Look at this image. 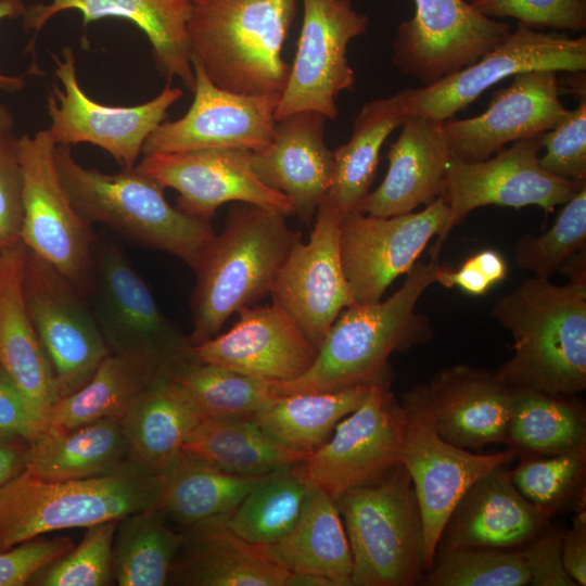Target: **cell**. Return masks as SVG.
<instances>
[{
  "label": "cell",
  "instance_id": "obj_13",
  "mask_svg": "<svg viewBox=\"0 0 586 586\" xmlns=\"http://www.w3.org/2000/svg\"><path fill=\"white\" fill-rule=\"evenodd\" d=\"M55 86L47 99L50 116L48 131L56 145L90 143L107 152L123 168L137 165L148 137L164 122L168 109L182 97L181 89L169 84L153 99L131 106L105 105L89 98L76 73L75 53L62 49L53 55Z\"/></svg>",
  "mask_w": 586,
  "mask_h": 586
},
{
  "label": "cell",
  "instance_id": "obj_43",
  "mask_svg": "<svg viewBox=\"0 0 586 586\" xmlns=\"http://www.w3.org/2000/svg\"><path fill=\"white\" fill-rule=\"evenodd\" d=\"M510 475L521 495L550 518L585 510L586 448L521 459Z\"/></svg>",
  "mask_w": 586,
  "mask_h": 586
},
{
  "label": "cell",
  "instance_id": "obj_45",
  "mask_svg": "<svg viewBox=\"0 0 586 586\" xmlns=\"http://www.w3.org/2000/svg\"><path fill=\"white\" fill-rule=\"evenodd\" d=\"M586 244V183L563 204L557 220L539 235H521L514 244L517 265L534 277L550 279Z\"/></svg>",
  "mask_w": 586,
  "mask_h": 586
},
{
  "label": "cell",
  "instance_id": "obj_48",
  "mask_svg": "<svg viewBox=\"0 0 586 586\" xmlns=\"http://www.w3.org/2000/svg\"><path fill=\"white\" fill-rule=\"evenodd\" d=\"M488 17H512L530 27L582 31L586 27V0H475Z\"/></svg>",
  "mask_w": 586,
  "mask_h": 586
},
{
  "label": "cell",
  "instance_id": "obj_46",
  "mask_svg": "<svg viewBox=\"0 0 586 586\" xmlns=\"http://www.w3.org/2000/svg\"><path fill=\"white\" fill-rule=\"evenodd\" d=\"M117 521L87 527L82 540L37 572L29 585L104 586L112 575V549Z\"/></svg>",
  "mask_w": 586,
  "mask_h": 586
},
{
  "label": "cell",
  "instance_id": "obj_40",
  "mask_svg": "<svg viewBox=\"0 0 586 586\" xmlns=\"http://www.w3.org/2000/svg\"><path fill=\"white\" fill-rule=\"evenodd\" d=\"M160 507L130 513L117 521L112 575L119 586H164L183 543L184 532L173 531Z\"/></svg>",
  "mask_w": 586,
  "mask_h": 586
},
{
  "label": "cell",
  "instance_id": "obj_49",
  "mask_svg": "<svg viewBox=\"0 0 586 586\" xmlns=\"http://www.w3.org/2000/svg\"><path fill=\"white\" fill-rule=\"evenodd\" d=\"M13 132L0 137V251L21 243L22 174Z\"/></svg>",
  "mask_w": 586,
  "mask_h": 586
},
{
  "label": "cell",
  "instance_id": "obj_19",
  "mask_svg": "<svg viewBox=\"0 0 586 586\" xmlns=\"http://www.w3.org/2000/svg\"><path fill=\"white\" fill-rule=\"evenodd\" d=\"M342 217L327 201L318 206L308 241L292 246L269 293L317 349L340 313L353 304L341 260Z\"/></svg>",
  "mask_w": 586,
  "mask_h": 586
},
{
  "label": "cell",
  "instance_id": "obj_31",
  "mask_svg": "<svg viewBox=\"0 0 586 586\" xmlns=\"http://www.w3.org/2000/svg\"><path fill=\"white\" fill-rule=\"evenodd\" d=\"M129 458L120 421L101 419L73 429L47 425L27 442L25 472L43 481H69L114 471Z\"/></svg>",
  "mask_w": 586,
  "mask_h": 586
},
{
  "label": "cell",
  "instance_id": "obj_11",
  "mask_svg": "<svg viewBox=\"0 0 586 586\" xmlns=\"http://www.w3.org/2000/svg\"><path fill=\"white\" fill-rule=\"evenodd\" d=\"M540 150V136H536L518 140L483 161L451 157L442 194L448 204L449 217L431 249L432 260H438L447 235L470 212L487 205L514 208L536 205L550 213L586 183L545 170L539 163Z\"/></svg>",
  "mask_w": 586,
  "mask_h": 586
},
{
  "label": "cell",
  "instance_id": "obj_12",
  "mask_svg": "<svg viewBox=\"0 0 586 586\" xmlns=\"http://www.w3.org/2000/svg\"><path fill=\"white\" fill-rule=\"evenodd\" d=\"M25 250V304L61 398L87 383L111 352L85 296L49 263Z\"/></svg>",
  "mask_w": 586,
  "mask_h": 586
},
{
  "label": "cell",
  "instance_id": "obj_30",
  "mask_svg": "<svg viewBox=\"0 0 586 586\" xmlns=\"http://www.w3.org/2000/svg\"><path fill=\"white\" fill-rule=\"evenodd\" d=\"M228 514L186 527L168 584L187 586H285L290 572L228 525Z\"/></svg>",
  "mask_w": 586,
  "mask_h": 586
},
{
  "label": "cell",
  "instance_id": "obj_9",
  "mask_svg": "<svg viewBox=\"0 0 586 586\" xmlns=\"http://www.w3.org/2000/svg\"><path fill=\"white\" fill-rule=\"evenodd\" d=\"M400 404L404 426L399 462L419 501L429 570L443 527L463 493L480 476L510 463L515 456L508 448L495 454L470 453L444 440L435 426L424 384L407 390Z\"/></svg>",
  "mask_w": 586,
  "mask_h": 586
},
{
  "label": "cell",
  "instance_id": "obj_6",
  "mask_svg": "<svg viewBox=\"0 0 586 586\" xmlns=\"http://www.w3.org/2000/svg\"><path fill=\"white\" fill-rule=\"evenodd\" d=\"M160 474L131 458L112 472L43 481L25 471L0 488V551L43 534L89 527L158 507Z\"/></svg>",
  "mask_w": 586,
  "mask_h": 586
},
{
  "label": "cell",
  "instance_id": "obj_44",
  "mask_svg": "<svg viewBox=\"0 0 586 586\" xmlns=\"http://www.w3.org/2000/svg\"><path fill=\"white\" fill-rule=\"evenodd\" d=\"M530 576L520 549H437L422 585L525 586Z\"/></svg>",
  "mask_w": 586,
  "mask_h": 586
},
{
  "label": "cell",
  "instance_id": "obj_54",
  "mask_svg": "<svg viewBox=\"0 0 586 586\" xmlns=\"http://www.w3.org/2000/svg\"><path fill=\"white\" fill-rule=\"evenodd\" d=\"M561 557L568 574L586 585V511L575 512L570 530L562 534Z\"/></svg>",
  "mask_w": 586,
  "mask_h": 586
},
{
  "label": "cell",
  "instance_id": "obj_1",
  "mask_svg": "<svg viewBox=\"0 0 586 586\" xmlns=\"http://www.w3.org/2000/svg\"><path fill=\"white\" fill-rule=\"evenodd\" d=\"M566 263L568 283L533 276L492 307L514 341L513 356L495 371L510 388L563 395L586 388L585 257Z\"/></svg>",
  "mask_w": 586,
  "mask_h": 586
},
{
  "label": "cell",
  "instance_id": "obj_4",
  "mask_svg": "<svg viewBox=\"0 0 586 586\" xmlns=\"http://www.w3.org/2000/svg\"><path fill=\"white\" fill-rule=\"evenodd\" d=\"M296 0H191V56L217 87L238 93H282L291 65L282 48Z\"/></svg>",
  "mask_w": 586,
  "mask_h": 586
},
{
  "label": "cell",
  "instance_id": "obj_16",
  "mask_svg": "<svg viewBox=\"0 0 586 586\" xmlns=\"http://www.w3.org/2000/svg\"><path fill=\"white\" fill-rule=\"evenodd\" d=\"M449 217L440 196L425 208L379 217L354 211L340 224V252L353 304L382 300L394 280L406 275L432 238L438 237Z\"/></svg>",
  "mask_w": 586,
  "mask_h": 586
},
{
  "label": "cell",
  "instance_id": "obj_23",
  "mask_svg": "<svg viewBox=\"0 0 586 586\" xmlns=\"http://www.w3.org/2000/svg\"><path fill=\"white\" fill-rule=\"evenodd\" d=\"M228 331L191 346L192 358L270 381L305 373L318 349L275 303L245 307Z\"/></svg>",
  "mask_w": 586,
  "mask_h": 586
},
{
  "label": "cell",
  "instance_id": "obj_26",
  "mask_svg": "<svg viewBox=\"0 0 586 586\" xmlns=\"http://www.w3.org/2000/svg\"><path fill=\"white\" fill-rule=\"evenodd\" d=\"M424 387L444 440L464 449L505 444L512 388L495 372L457 364L435 373Z\"/></svg>",
  "mask_w": 586,
  "mask_h": 586
},
{
  "label": "cell",
  "instance_id": "obj_59",
  "mask_svg": "<svg viewBox=\"0 0 586 586\" xmlns=\"http://www.w3.org/2000/svg\"><path fill=\"white\" fill-rule=\"evenodd\" d=\"M473 1H475V0H470V2H473Z\"/></svg>",
  "mask_w": 586,
  "mask_h": 586
},
{
  "label": "cell",
  "instance_id": "obj_5",
  "mask_svg": "<svg viewBox=\"0 0 586 586\" xmlns=\"http://www.w3.org/2000/svg\"><path fill=\"white\" fill-rule=\"evenodd\" d=\"M54 157L65 191L86 220L104 224L195 269L216 234L211 221L170 205L165 188L136 166L105 174L78 163L69 145H56Z\"/></svg>",
  "mask_w": 586,
  "mask_h": 586
},
{
  "label": "cell",
  "instance_id": "obj_7",
  "mask_svg": "<svg viewBox=\"0 0 586 586\" xmlns=\"http://www.w3.org/2000/svg\"><path fill=\"white\" fill-rule=\"evenodd\" d=\"M352 586H413L428 571L424 528L411 479L399 463L381 480L341 494Z\"/></svg>",
  "mask_w": 586,
  "mask_h": 586
},
{
  "label": "cell",
  "instance_id": "obj_20",
  "mask_svg": "<svg viewBox=\"0 0 586 586\" xmlns=\"http://www.w3.org/2000/svg\"><path fill=\"white\" fill-rule=\"evenodd\" d=\"M191 63L195 80L191 106L179 119L161 123L145 140L142 154L219 148L256 152L266 148L273 136L281 94L221 89L192 56Z\"/></svg>",
  "mask_w": 586,
  "mask_h": 586
},
{
  "label": "cell",
  "instance_id": "obj_27",
  "mask_svg": "<svg viewBox=\"0 0 586 586\" xmlns=\"http://www.w3.org/2000/svg\"><path fill=\"white\" fill-rule=\"evenodd\" d=\"M400 127L386 155V175L365 196L358 212L379 217L403 215L442 196L453 157L443 122L408 114Z\"/></svg>",
  "mask_w": 586,
  "mask_h": 586
},
{
  "label": "cell",
  "instance_id": "obj_47",
  "mask_svg": "<svg viewBox=\"0 0 586 586\" xmlns=\"http://www.w3.org/2000/svg\"><path fill=\"white\" fill-rule=\"evenodd\" d=\"M542 167L548 173L575 182L586 181V99L569 110L552 129L540 135Z\"/></svg>",
  "mask_w": 586,
  "mask_h": 586
},
{
  "label": "cell",
  "instance_id": "obj_24",
  "mask_svg": "<svg viewBox=\"0 0 586 586\" xmlns=\"http://www.w3.org/2000/svg\"><path fill=\"white\" fill-rule=\"evenodd\" d=\"M327 118L302 111L277 120L270 143L251 153L258 179L285 194L294 215L310 225L333 182V152L324 143Z\"/></svg>",
  "mask_w": 586,
  "mask_h": 586
},
{
  "label": "cell",
  "instance_id": "obj_3",
  "mask_svg": "<svg viewBox=\"0 0 586 586\" xmlns=\"http://www.w3.org/2000/svg\"><path fill=\"white\" fill-rule=\"evenodd\" d=\"M285 219L255 204L230 207L224 231L214 235L194 269L191 346L217 335L230 316L270 293L278 270L301 240Z\"/></svg>",
  "mask_w": 586,
  "mask_h": 586
},
{
  "label": "cell",
  "instance_id": "obj_15",
  "mask_svg": "<svg viewBox=\"0 0 586 586\" xmlns=\"http://www.w3.org/2000/svg\"><path fill=\"white\" fill-rule=\"evenodd\" d=\"M586 37L535 30L523 23L475 63L432 85L407 88V113L444 122L486 89L519 73L536 69L584 72Z\"/></svg>",
  "mask_w": 586,
  "mask_h": 586
},
{
  "label": "cell",
  "instance_id": "obj_25",
  "mask_svg": "<svg viewBox=\"0 0 586 586\" xmlns=\"http://www.w3.org/2000/svg\"><path fill=\"white\" fill-rule=\"evenodd\" d=\"M550 517L513 485L509 463L474 481L453 508L437 549H519L538 535ZM436 552V551H435Z\"/></svg>",
  "mask_w": 586,
  "mask_h": 586
},
{
  "label": "cell",
  "instance_id": "obj_17",
  "mask_svg": "<svg viewBox=\"0 0 586 586\" xmlns=\"http://www.w3.org/2000/svg\"><path fill=\"white\" fill-rule=\"evenodd\" d=\"M413 1V16L397 28L392 61L423 86L475 63L512 31L466 0Z\"/></svg>",
  "mask_w": 586,
  "mask_h": 586
},
{
  "label": "cell",
  "instance_id": "obj_28",
  "mask_svg": "<svg viewBox=\"0 0 586 586\" xmlns=\"http://www.w3.org/2000/svg\"><path fill=\"white\" fill-rule=\"evenodd\" d=\"M66 10L79 12L85 26L105 17L131 22L146 36L158 72L168 80L179 78L193 91L187 35L191 0H52L26 8L24 28L37 36L52 16Z\"/></svg>",
  "mask_w": 586,
  "mask_h": 586
},
{
  "label": "cell",
  "instance_id": "obj_39",
  "mask_svg": "<svg viewBox=\"0 0 586 586\" xmlns=\"http://www.w3.org/2000/svg\"><path fill=\"white\" fill-rule=\"evenodd\" d=\"M371 386L280 395L252 419L279 444L305 455L322 446L337 423L356 410Z\"/></svg>",
  "mask_w": 586,
  "mask_h": 586
},
{
  "label": "cell",
  "instance_id": "obj_57",
  "mask_svg": "<svg viewBox=\"0 0 586 586\" xmlns=\"http://www.w3.org/2000/svg\"><path fill=\"white\" fill-rule=\"evenodd\" d=\"M285 586H335L334 583L326 576L314 573H291L286 579Z\"/></svg>",
  "mask_w": 586,
  "mask_h": 586
},
{
  "label": "cell",
  "instance_id": "obj_36",
  "mask_svg": "<svg viewBox=\"0 0 586 586\" xmlns=\"http://www.w3.org/2000/svg\"><path fill=\"white\" fill-rule=\"evenodd\" d=\"M180 450L220 471L244 476L285 469L308 456L279 444L250 418H204Z\"/></svg>",
  "mask_w": 586,
  "mask_h": 586
},
{
  "label": "cell",
  "instance_id": "obj_34",
  "mask_svg": "<svg viewBox=\"0 0 586 586\" xmlns=\"http://www.w3.org/2000/svg\"><path fill=\"white\" fill-rule=\"evenodd\" d=\"M165 371L171 370L150 356L110 353L87 383L53 405L47 425L73 429L106 418L120 420L138 396Z\"/></svg>",
  "mask_w": 586,
  "mask_h": 586
},
{
  "label": "cell",
  "instance_id": "obj_58",
  "mask_svg": "<svg viewBox=\"0 0 586 586\" xmlns=\"http://www.w3.org/2000/svg\"><path fill=\"white\" fill-rule=\"evenodd\" d=\"M14 128V117L4 104L0 103V137L11 133Z\"/></svg>",
  "mask_w": 586,
  "mask_h": 586
},
{
  "label": "cell",
  "instance_id": "obj_32",
  "mask_svg": "<svg viewBox=\"0 0 586 586\" xmlns=\"http://www.w3.org/2000/svg\"><path fill=\"white\" fill-rule=\"evenodd\" d=\"M203 416L170 378L158 374L120 418L129 458L160 473Z\"/></svg>",
  "mask_w": 586,
  "mask_h": 586
},
{
  "label": "cell",
  "instance_id": "obj_2",
  "mask_svg": "<svg viewBox=\"0 0 586 586\" xmlns=\"http://www.w3.org/2000/svg\"><path fill=\"white\" fill-rule=\"evenodd\" d=\"M438 260L417 262L402 286L387 300L352 304L327 332L315 361L298 378L277 382L279 395L337 391L360 385L390 386V357L428 343L434 333L428 317L416 311L436 280Z\"/></svg>",
  "mask_w": 586,
  "mask_h": 586
},
{
  "label": "cell",
  "instance_id": "obj_37",
  "mask_svg": "<svg viewBox=\"0 0 586 586\" xmlns=\"http://www.w3.org/2000/svg\"><path fill=\"white\" fill-rule=\"evenodd\" d=\"M505 444L521 459L584 449L585 406L575 395L512 388Z\"/></svg>",
  "mask_w": 586,
  "mask_h": 586
},
{
  "label": "cell",
  "instance_id": "obj_21",
  "mask_svg": "<svg viewBox=\"0 0 586 586\" xmlns=\"http://www.w3.org/2000/svg\"><path fill=\"white\" fill-rule=\"evenodd\" d=\"M251 153L229 148L151 153L143 155L136 167L163 188L176 190L180 211L207 221L228 202L255 204L286 217L294 215L290 199L258 179Z\"/></svg>",
  "mask_w": 586,
  "mask_h": 586
},
{
  "label": "cell",
  "instance_id": "obj_56",
  "mask_svg": "<svg viewBox=\"0 0 586 586\" xmlns=\"http://www.w3.org/2000/svg\"><path fill=\"white\" fill-rule=\"evenodd\" d=\"M24 0H0V20L23 16L26 11ZM22 76H9L0 72V91L14 93L24 88Z\"/></svg>",
  "mask_w": 586,
  "mask_h": 586
},
{
  "label": "cell",
  "instance_id": "obj_51",
  "mask_svg": "<svg viewBox=\"0 0 586 586\" xmlns=\"http://www.w3.org/2000/svg\"><path fill=\"white\" fill-rule=\"evenodd\" d=\"M562 533L546 526L520 549L531 586H577L568 574L561 557Z\"/></svg>",
  "mask_w": 586,
  "mask_h": 586
},
{
  "label": "cell",
  "instance_id": "obj_42",
  "mask_svg": "<svg viewBox=\"0 0 586 586\" xmlns=\"http://www.w3.org/2000/svg\"><path fill=\"white\" fill-rule=\"evenodd\" d=\"M171 380L203 418H250L280 396L277 381L213 364L187 359L170 371Z\"/></svg>",
  "mask_w": 586,
  "mask_h": 586
},
{
  "label": "cell",
  "instance_id": "obj_38",
  "mask_svg": "<svg viewBox=\"0 0 586 586\" xmlns=\"http://www.w3.org/2000/svg\"><path fill=\"white\" fill-rule=\"evenodd\" d=\"M158 474V507L184 527L230 513L267 475L226 473L181 450Z\"/></svg>",
  "mask_w": 586,
  "mask_h": 586
},
{
  "label": "cell",
  "instance_id": "obj_33",
  "mask_svg": "<svg viewBox=\"0 0 586 586\" xmlns=\"http://www.w3.org/2000/svg\"><path fill=\"white\" fill-rule=\"evenodd\" d=\"M291 573H314L352 586V552L335 499L315 486L293 527L277 543L258 546Z\"/></svg>",
  "mask_w": 586,
  "mask_h": 586
},
{
  "label": "cell",
  "instance_id": "obj_29",
  "mask_svg": "<svg viewBox=\"0 0 586 586\" xmlns=\"http://www.w3.org/2000/svg\"><path fill=\"white\" fill-rule=\"evenodd\" d=\"M25 254L22 243L0 251V368L47 425L60 395L52 366L25 304Z\"/></svg>",
  "mask_w": 586,
  "mask_h": 586
},
{
  "label": "cell",
  "instance_id": "obj_55",
  "mask_svg": "<svg viewBox=\"0 0 586 586\" xmlns=\"http://www.w3.org/2000/svg\"><path fill=\"white\" fill-rule=\"evenodd\" d=\"M27 442L0 435V488L25 470Z\"/></svg>",
  "mask_w": 586,
  "mask_h": 586
},
{
  "label": "cell",
  "instance_id": "obj_22",
  "mask_svg": "<svg viewBox=\"0 0 586 586\" xmlns=\"http://www.w3.org/2000/svg\"><path fill=\"white\" fill-rule=\"evenodd\" d=\"M557 73L536 69L515 74L508 87L494 93L482 114L444 120L453 156L483 161L507 143L555 128L569 112L560 101Z\"/></svg>",
  "mask_w": 586,
  "mask_h": 586
},
{
  "label": "cell",
  "instance_id": "obj_53",
  "mask_svg": "<svg viewBox=\"0 0 586 586\" xmlns=\"http://www.w3.org/2000/svg\"><path fill=\"white\" fill-rule=\"evenodd\" d=\"M47 428L0 368V435L30 442Z\"/></svg>",
  "mask_w": 586,
  "mask_h": 586
},
{
  "label": "cell",
  "instance_id": "obj_14",
  "mask_svg": "<svg viewBox=\"0 0 586 586\" xmlns=\"http://www.w3.org/2000/svg\"><path fill=\"white\" fill-rule=\"evenodd\" d=\"M303 12L295 58L275 117L314 111L334 119L339 94L353 90L356 81L348 43L367 30L369 18L352 0H303Z\"/></svg>",
  "mask_w": 586,
  "mask_h": 586
},
{
  "label": "cell",
  "instance_id": "obj_10",
  "mask_svg": "<svg viewBox=\"0 0 586 586\" xmlns=\"http://www.w3.org/2000/svg\"><path fill=\"white\" fill-rule=\"evenodd\" d=\"M87 296L111 353L146 355L170 370L192 358L188 336L162 313L146 282L115 244L95 241Z\"/></svg>",
  "mask_w": 586,
  "mask_h": 586
},
{
  "label": "cell",
  "instance_id": "obj_50",
  "mask_svg": "<svg viewBox=\"0 0 586 586\" xmlns=\"http://www.w3.org/2000/svg\"><path fill=\"white\" fill-rule=\"evenodd\" d=\"M74 547L68 537L41 536L0 551V586H23Z\"/></svg>",
  "mask_w": 586,
  "mask_h": 586
},
{
  "label": "cell",
  "instance_id": "obj_18",
  "mask_svg": "<svg viewBox=\"0 0 586 586\" xmlns=\"http://www.w3.org/2000/svg\"><path fill=\"white\" fill-rule=\"evenodd\" d=\"M404 409L390 386L372 385L364 403L335 426L301 467L333 499L369 485L399 464Z\"/></svg>",
  "mask_w": 586,
  "mask_h": 586
},
{
  "label": "cell",
  "instance_id": "obj_35",
  "mask_svg": "<svg viewBox=\"0 0 586 586\" xmlns=\"http://www.w3.org/2000/svg\"><path fill=\"white\" fill-rule=\"evenodd\" d=\"M406 89L364 104L355 117L349 140L333 151V182L323 201L342 215L358 209L369 193L386 138L402 126L407 113Z\"/></svg>",
  "mask_w": 586,
  "mask_h": 586
},
{
  "label": "cell",
  "instance_id": "obj_41",
  "mask_svg": "<svg viewBox=\"0 0 586 586\" xmlns=\"http://www.w3.org/2000/svg\"><path fill=\"white\" fill-rule=\"evenodd\" d=\"M314 488L301 462L271 472L228 514L227 523L255 546L275 544L296 523Z\"/></svg>",
  "mask_w": 586,
  "mask_h": 586
},
{
  "label": "cell",
  "instance_id": "obj_8",
  "mask_svg": "<svg viewBox=\"0 0 586 586\" xmlns=\"http://www.w3.org/2000/svg\"><path fill=\"white\" fill-rule=\"evenodd\" d=\"M48 129L18 137L23 218L21 243L65 277L85 297L93 271L95 237L72 204L58 173Z\"/></svg>",
  "mask_w": 586,
  "mask_h": 586
},
{
  "label": "cell",
  "instance_id": "obj_52",
  "mask_svg": "<svg viewBox=\"0 0 586 586\" xmlns=\"http://www.w3.org/2000/svg\"><path fill=\"white\" fill-rule=\"evenodd\" d=\"M508 266L502 255L485 249L467 258L459 269L442 266L435 282L445 288H459L470 295H484L488 290L506 279Z\"/></svg>",
  "mask_w": 586,
  "mask_h": 586
}]
</instances>
